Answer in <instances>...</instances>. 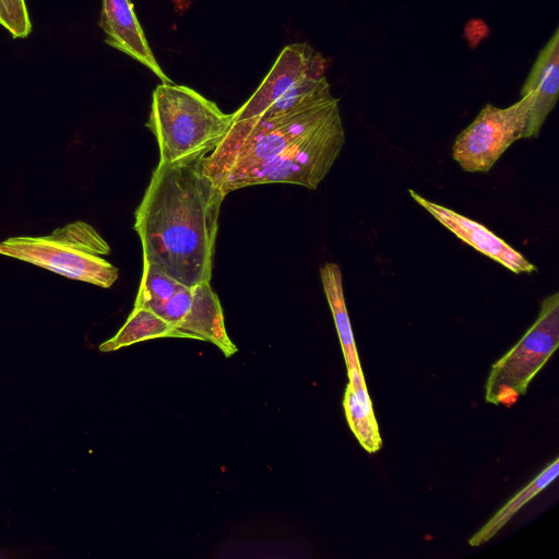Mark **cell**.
Segmentation results:
<instances>
[{
	"mask_svg": "<svg viewBox=\"0 0 559 559\" xmlns=\"http://www.w3.org/2000/svg\"><path fill=\"white\" fill-rule=\"evenodd\" d=\"M204 157L157 164L134 213L143 260L187 286L211 281L226 197L203 171Z\"/></svg>",
	"mask_w": 559,
	"mask_h": 559,
	"instance_id": "obj_1",
	"label": "cell"
},
{
	"mask_svg": "<svg viewBox=\"0 0 559 559\" xmlns=\"http://www.w3.org/2000/svg\"><path fill=\"white\" fill-rule=\"evenodd\" d=\"M336 107L338 99L328 90L287 110L233 122L217 146L203 158V171L221 187L280 155Z\"/></svg>",
	"mask_w": 559,
	"mask_h": 559,
	"instance_id": "obj_2",
	"label": "cell"
},
{
	"mask_svg": "<svg viewBox=\"0 0 559 559\" xmlns=\"http://www.w3.org/2000/svg\"><path fill=\"white\" fill-rule=\"evenodd\" d=\"M233 124V114L185 85L162 83L152 95L146 127L154 134L159 165L211 153Z\"/></svg>",
	"mask_w": 559,
	"mask_h": 559,
	"instance_id": "obj_3",
	"label": "cell"
},
{
	"mask_svg": "<svg viewBox=\"0 0 559 559\" xmlns=\"http://www.w3.org/2000/svg\"><path fill=\"white\" fill-rule=\"evenodd\" d=\"M109 253L106 240L82 221L69 223L46 236H19L0 242V254L103 288L112 286L119 274L104 258Z\"/></svg>",
	"mask_w": 559,
	"mask_h": 559,
	"instance_id": "obj_4",
	"label": "cell"
},
{
	"mask_svg": "<svg viewBox=\"0 0 559 559\" xmlns=\"http://www.w3.org/2000/svg\"><path fill=\"white\" fill-rule=\"evenodd\" d=\"M345 144L340 107L273 159L255 166L224 182L229 192L263 183H293L317 189Z\"/></svg>",
	"mask_w": 559,
	"mask_h": 559,
	"instance_id": "obj_5",
	"label": "cell"
},
{
	"mask_svg": "<svg viewBox=\"0 0 559 559\" xmlns=\"http://www.w3.org/2000/svg\"><path fill=\"white\" fill-rule=\"evenodd\" d=\"M559 345V293L545 297L535 322L491 367L485 399L511 406L551 357Z\"/></svg>",
	"mask_w": 559,
	"mask_h": 559,
	"instance_id": "obj_6",
	"label": "cell"
},
{
	"mask_svg": "<svg viewBox=\"0 0 559 559\" xmlns=\"http://www.w3.org/2000/svg\"><path fill=\"white\" fill-rule=\"evenodd\" d=\"M325 59L307 44L286 46L262 83L233 114V122L287 110L330 90Z\"/></svg>",
	"mask_w": 559,
	"mask_h": 559,
	"instance_id": "obj_7",
	"label": "cell"
},
{
	"mask_svg": "<svg viewBox=\"0 0 559 559\" xmlns=\"http://www.w3.org/2000/svg\"><path fill=\"white\" fill-rule=\"evenodd\" d=\"M533 93L506 108L487 104L455 139L452 156L468 173H487L518 140L525 138Z\"/></svg>",
	"mask_w": 559,
	"mask_h": 559,
	"instance_id": "obj_8",
	"label": "cell"
},
{
	"mask_svg": "<svg viewBox=\"0 0 559 559\" xmlns=\"http://www.w3.org/2000/svg\"><path fill=\"white\" fill-rule=\"evenodd\" d=\"M158 316L170 323L181 337L210 342L226 357L237 352L225 328L221 301L210 282L194 286L182 284L164 304Z\"/></svg>",
	"mask_w": 559,
	"mask_h": 559,
	"instance_id": "obj_9",
	"label": "cell"
},
{
	"mask_svg": "<svg viewBox=\"0 0 559 559\" xmlns=\"http://www.w3.org/2000/svg\"><path fill=\"white\" fill-rule=\"evenodd\" d=\"M408 193L414 201L463 242L500 263L511 272L515 274H530L537 270L521 252L480 223L441 204L431 202L414 190H409Z\"/></svg>",
	"mask_w": 559,
	"mask_h": 559,
	"instance_id": "obj_10",
	"label": "cell"
},
{
	"mask_svg": "<svg viewBox=\"0 0 559 559\" xmlns=\"http://www.w3.org/2000/svg\"><path fill=\"white\" fill-rule=\"evenodd\" d=\"M99 26L107 45L146 67L162 83H173L154 57L131 0H102Z\"/></svg>",
	"mask_w": 559,
	"mask_h": 559,
	"instance_id": "obj_11",
	"label": "cell"
},
{
	"mask_svg": "<svg viewBox=\"0 0 559 559\" xmlns=\"http://www.w3.org/2000/svg\"><path fill=\"white\" fill-rule=\"evenodd\" d=\"M533 93L534 103L530 112L525 138H536L554 109L559 94V29L539 51L524 82L521 95Z\"/></svg>",
	"mask_w": 559,
	"mask_h": 559,
	"instance_id": "obj_12",
	"label": "cell"
},
{
	"mask_svg": "<svg viewBox=\"0 0 559 559\" xmlns=\"http://www.w3.org/2000/svg\"><path fill=\"white\" fill-rule=\"evenodd\" d=\"M348 380L343 399L347 423L362 448L370 453L377 452L382 440L364 374H353Z\"/></svg>",
	"mask_w": 559,
	"mask_h": 559,
	"instance_id": "obj_13",
	"label": "cell"
},
{
	"mask_svg": "<svg viewBox=\"0 0 559 559\" xmlns=\"http://www.w3.org/2000/svg\"><path fill=\"white\" fill-rule=\"evenodd\" d=\"M320 278L334 319L347 371L361 370L345 304L341 267L333 262L324 263L320 267Z\"/></svg>",
	"mask_w": 559,
	"mask_h": 559,
	"instance_id": "obj_14",
	"label": "cell"
},
{
	"mask_svg": "<svg viewBox=\"0 0 559 559\" xmlns=\"http://www.w3.org/2000/svg\"><path fill=\"white\" fill-rule=\"evenodd\" d=\"M158 337H181V335L170 323L153 311L133 307L122 328L111 338L102 343L99 350L112 352Z\"/></svg>",
	"mask_w": 559,
	"mask_h": 559,
	"instance_id": "obj_15",
	"label": "cell"
},
{
	"mask_svg": "<svg viewBox=\"0 0 559 559\" xmlns=\"http://www.w3.org/2000/svg\"><path fill=\"white\" fill-rule=\"evenodd\" d=\"M559 474V459L549 463L532 481L503 504L495 515L469 539L471 546H479L492 538L530 500L550 485Z\"/></svg>",
	"mask_w": 559,
	"mask_h": 559,
	"instance_id": "obj_16",
	"label": "cell"
},
{
	"mask_svg": "<svg viewBox=\"0 0 559 559\" xmlns=\"http://www.w3.org/2000/svg\"><path fill=\"white\" fill-rule=\"evenodd\" d=\"M182 283L170 277L153 263L143 260L142 277L134 308H145L158 314L164 304Z\"/></svg>",
	"mask_w": 559,
	"mask_h": 559,
	"instance_id": "obj_17",
	"label": "cell"
},
{
	"mask_svg": "<svg viewBox=\"0 0 559 559\" xmlns=\"http://www.w3.org/2000/svg\"><path fill=\"white\" fill-rule=\"evenodd\" d=\"M0 25L12 38H26L32 31V23L25 0H0Z\"/></svg>",
	"mask_w": 559,
	"mask_h": 559,
	"instance_id": "obj_18",
	"label": "cell"
}]
</instances>
